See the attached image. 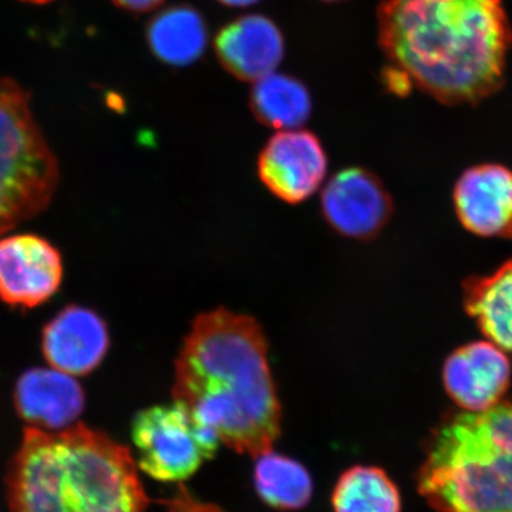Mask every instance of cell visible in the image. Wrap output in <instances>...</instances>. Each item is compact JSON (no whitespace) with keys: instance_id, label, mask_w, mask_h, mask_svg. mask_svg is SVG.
<instances>
[{"instance_id":"1","label":"cell","mask_w":512,"mask_h":512,"mask_svg":"<svg viewBox=\"0 0 512 512\" xmlns=\"http://www.w3.org/2000/svg\"><path fill=\"white\" fill-rule=\"evenodd\" d=\"M173 394L239 454L272 450L281 434L268 342L249 316L221 308L194 320L175 362Z\"/></svg>"},{"instance_id":"2","label":"cell","mask_w":512,"mask_h":512,"mask_svg":"<svg viewBox=\"0 0 512 512\" xmlns=\"http://www.w3.org/2000/svg\"><path fill=\"white\" fill-rule=\"evenodd\" d=\"M379 32L397 74L441 103H477L503 83L512 32L500 0H384Z\"/></svg>"},{"instance_id":"3","label":"cell","mask_w":512,"mask_h":512,"mask_svg":"<svg viewBox=\"0 0 512 512\" xmlns=\"http://www.w3.org/2000/svg\"><path fill=\"white\" fill-rule=\"evenodd\" d=\"M6 484L10 512H146L148 505L130 448L84 424L28 427Z\"/></svg>"},{"instance_id":"4","label":"cell","mask_w":512,"mask_h":512,"mask_svg":"<svg viewBox=\"0 0 512 512\" xmlns=\"http://www.w3.org/2000/svg\"><path fill=\"white\" fill-rule=\"evenodd\" d=\"M417 490L436 512H512V402L444 420Z\"/></svg>"},{"instance_id":"5","label":"cell","mask_w":512,"mask_h":512,"mask_svg":"<svg viewBox=\"0 0 512 512\" xmlns=\"http://www.w3.org/2000/svg\"><path fill=\"white\" fill-rule=\"evenodd\" d=\"M57 181V160L30 111L28 94L0 79V235L45 210Z\"/></svg>"},{"instance_id":"6","label":"cell","mask_w":512,"mask_h":512,"mask_svg":"<svg viewBox=\"0 0 512 512\" xmlns=\"http://www.w3.org/2000/svg\"><path fill=\"white\" fill-rule=\"evenodd\" d=\"M137 464L161 483H180L194 476L215 456L221 441L183 403L148 407L131 426Z\"/></svg>"},{"instance_id":"7","label":"cell","mask_w":512,"mask_h":512,"mask_svg":"<svg viewBox=\"0 0 512 512\" xmlns=\"http://www.w3.org/2000/svg\"><path fill=\"white\" fill-rule=\"evenodd\" d=\"M328 171V157L315 134L279 131L266 143L258 160L262 184L275 197L299 204L319 190Z\"/></svg>"},{"instance_id":"8","label":"cell","mask_w":512,"mask_h":512,"mask_svg":"<svg viewBox=\"0 0 512 512\" xmlns=\"http://www.w3.org/2000/svg\"><path fill=\"white\" fill-rule=\"evenodd\" d=\"M322 212L345 237L367 241L380 234L393 214V200L382 181L363 168L333 175L322 192Z\"/></svg>"},{"instance_id":"9","label":"cell","mask_w":512,"mask_h":512,"mask_svg":"<svg viewBox=\"0 0 512 512\" xmlns=\"http://www.w3.org/2000/svg\"><path fill=\"white\" fill-rule=\"evenodd\" d=\"M59 251L32 234L0 239V299L13 306L35 308L52 298L62 282Z\"/></svg>"},{"instance_id":"10","label":"cell","mask_w":512,"mask_h":512,"mask_svg":"<svg viewBox=\"0 0 512 512\" xmlns=\"http://www.w3.org/2000/svg\"><path fill=\"white\" fill-rule=\"evenodd\" d=\"M444 389L464 412L501 403L511 384V363L494 343L473 342L454 350L443 366Z\"/></svg>"},{"instance_id":"11","label":"cell","mask_w":512,"mask_h":512,"mask_svg":"<svg viewBox=\"0 0 512 512\" xmlns=\"http://www.w3.org/2000/svg\"><path fill=\"white\" fill-rule=\"evenodd\" d=\"M454 207L467 231L512 239V171L500 164L468 168L454 188Z\"/></svg>"},{"instance_id":"12","label":"cell","mask_w":512,"mask_h":512,"mask_svg":"<svg viewBox=\"0 0 512 512\" xmlns=\"http://www.w3.org/2000/svg\"><path fill=\"white\" fill-rule=\"evenodd\" d=\"M106 323L90 309L69 306L43 330V355L53 369L86 376L103 362L109 349Z\"/></svg>"},{"instance_id":"13","label":"cell","mask_w":512,"mask_h":512,"mask_svg":"<svg viewBox=\"0 0 512 512\" xmlns=\"http://www.w3.org/2000/svg\"><path fill=\"white\" fill-rule=\"evenodd\" d=\"M222 66L241 80L256 82L274 73L284 59L281 30L261 15L242 16L228 23L215 39Z\"/></svg>"},{"instance_id":"14","label":"cell","mask_w":512,"mask_h":512,"mask_svg":"<svg viewBox=\"0 0 512 512\" xmlns=\"http://www.w3.org/2000/svg\"><path fill=\"white\" fill-rule=\"evenodd\" d=\"M19 416L33 427L59 431L72 426L84 409L82 386L56 369H32L23 373L15 390Z\"/></svg>"},{"instance_id":"15","label":"cell","mask_w":512,"mask_h":512,"mask_svg":"<svg viewBox=\"0 0 512 512\" xmlns=\"http://www.w3.org/2000/svg\"><path fill=\"white\" fill-rule=\"evenodd\" d=\"M464 309L487 339L512 355V259L464 284Z\"/></svg>"},{"instance_id":"16","label":"cell","mask_w":512,"mask_h":512,"mask_svg":"<svg viewBox=\"0 0 512 512\" xmlns=\"http://www.w3.org/2000/svg\"><path fill=\"white\" fill-rule=\"evenodd\" d=\"M148 43L154 55L164 63L188 66L197 62L207 49V23L191 6H173L151 20Z\"/></svg>"},{"instance_id":"17","label":"cell","mask_w":512,"mask_h":512,"mask_svg":"<svg viewBox=\"0 0 512 512\" xmlns=\"http://www.w3.org/2000/svg\"><path fill=\"white\" fill-rule=\"evenodd\" d=\"M254 485L259 498L278 511L302 510L313 494L312 477L306 467L272 450L255 457Z\"/></svg>"},{"instance_id":"18","label":"cell","mask_w":512,"mask_h":512,"mask_svg":"<svg viewBox=\"0 0 512 512\" xmlns=\"http://www.w3.org/2000/svg\"><path fill=\"white\" fill-rule=\"evenodd\" d=\"M251 109L265 126L296 130L308 121L312 99L305 84L286 74L271 73L256 80Z\"/></svg>"},{"instance_id":"19","label":"cell","mask_w":512,"mask_h":512,"mask_svg":"<svg viewBox=\"0 0 512 512\" xmlns=\"http://www.w3.org/2000/svg\"><path fill=\"white\" fill-rule=\"evenodd\" d=\"M335 512H402L399 488L379 467L355 466L333 488Z\"/></svg>"},{"instance_id":"20","label":"cell","mask_w":512,"mask_h":512,"mask_svg":"<svg viewBox=\"0 0 512 512\" xmlns=\"http://www.w3.org/2000/svg\"><path fill=\"white\" fill-rule=\"evenodd\" d=\"M163 2L164 0H114V3L120 8L130 10V12H147V10L157 8Z\"/></svg>"},{"instance_id":"21","label":"cell","mask_w":512,"mask_h":512,"mask_svg":"<svg viewBox=\"0 0 512 512\" xmlns=\"http://www.w3.org/2000/svg\"><path fill=\"white\" fill-rule=\"evenodd\" d=\"M218 2L224 3L227 6H234V8H247V6L261 2V0H218Z\"/></svg>"},{"instance_id":"22","label":"cell","mask_w":512,"mask_h":512,"mask_svg":"<svg viewBox=\"0 0 512 512\" xmlns=\"http://www.w3.org/2000/svg\"><path fill=\"white\" fill-rule=\"evenodd\" d=\"M26 2H32V3H47V2H50V0H26Z\"/></svg>"},{"instance_id":"23","label":"cell","mask_w":512,"mask_h":512,"mask_svg":"<svg viewBox=\"0 0 512 512\" xmlns=\"http://www.w3.org/2000/svg\"><path fill=\"white\" fill-rule=\"evenodd\" d=\"M325 2H338V0H325Z\"/></svg>"}]
</instances>
